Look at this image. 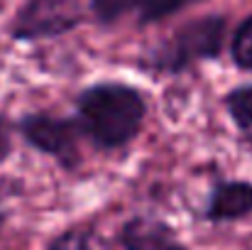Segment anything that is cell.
Returning a JSON list of instances; mask_svg holds the SVG:
<instances>
[{
	"mask_svg": "<svg viewBox=\"0 0 252 250\" xmlns=\"http://www.w3.org/2000/svg\"><path fill=\"white\" fill-rule=\"evenodd\" d=\"M147 2L152 0H88V12L93 15V20L103 27H113L118 25L125 15H137Z\"/></svg>",
	"mask_w": 252,
	"mask_h": 250,
	"instance_id": "obj_9",
	"label": "cell"
},
{
	"mask_svg": "<svg viewBox=\"0 0 252 250\" xmlns=\"http://www.w3.org/2000/svg\"><path fill=\"white\" fill-rule=\"evenodd\" d=\"M223 108L243 135H252V83L230 88L223 96Z\"/></svg>",
	"mask_w": 252,
	"mask_h": 250,
	"instance_id": "obj_8",
	"label": "cell"
},
{
	"mask_svg": "<svg viewBox=\"0 0 252 250\" xmlns=\"http://www.w3.org/2000/svg\"><path fill=\"white\" fill-rule=\"evenodd\" d=\"M15 133L27 147L52 157L64 172L74 174L81 167L79 140L84 138L74 115H57L49 110H27L15 120Z\"/></svg>",
	"mask_w": 252,
	"mask_h": 250,
	"instance_id": "obj_3",
	"label": "cell"
},
{
	"mask_svg": "<svg viewBox=\"0 0 252 250\" xmlns=\"http://www.w3.org/2000/svg\"><path fill=\"white\" fill-rule=\"evenodd\" d=\"M5 223H7V211H2V209H0V231H2V226H5Z\"/></svg>",
	"mask_w": 252,
	"mask_h": 250,
	"instance_id": "obj_13",
	"label": "cell"
},
{
	"mask_svg": "<svg viewBox=\"0 0 252 250\" xmlns=\"http://www.w3.org/2000/svg\"><path fill=\"white\" fill-rule=\"evenodd\" d=\"M147 113V93L125 81H95L74 98L79 130L100 152L130 147L140 138Z\"/></svg>",
	"mask_w": 252,
	"mask_h": 250,
	"instance_id": "obj_1",
	"label": "cell"
},
{
	"mask_svg": "<svg viewBox=\"0 0 252 250\" xmlns=\"http://www.w3.org/2000/svg\"><path fill=\"white\" fill-rule=\"evenodd\" d=\"M12 150H15V123L5 113H0V167L10 160Z\"/></svg>",
	"mask_w": 252,
	"mask_h": 250,
	"instance_id": "obj_12",
	"label": "cell"
},
{
	"mask_svg": "<svg viewBox=\"0 0 252 250\" xmlns=\"http://www.w3.org/2000/svg\"><path fill=\"white\" fill-rule=\"evenodd\" d=\"M198 2H206V0H152L137 12V25L140 27H150V25L164 22V20L189 10V7H193V5H198Z\"/></svg>",
	"mask_w": 252,
	"mask_h": 250,
	"instance_id": "obj_11",
	"label": "cell"
},
{
	"mask_svg": "<svg viewBox=\"0 0 252 250\" xmlns=\"http://www.w3.org/2000/svg\"><path fill=\"white\" fill-rule=\"evenodd\" d=\"M118 246L123 250H189L169 221L147 214H135L120 226Z\"/></svg>",
	"mask_w": 252,
	"mask_h": 250,
	"instance_id": "obj_6",
	"label": "cell"
},
{
	"mask_svg": "<svg viewBox=\"0 0 252 250\" xmlns=\"http://www.w3.org/2000/svg\"><path fill=\"white\" fill-rule=\"evenodd\" d=\"M44 250H115V246L95 226H71L59 231Z\"/></svg>",
	"mask_w": 252,
	"mask_h": 250,
	"instance_id": "obj_7",
	"label": "cell"
},
{
	"mask_svg": "<svg viewBox=\"0 0 252 250\" xmlns=\"http://www.w3.org/2000/svg\"><path fill=\"white\" fill-rule=\"evenodd\" d=\"M252 216V181L245 179H213L206 196L201 218L213 226L238 223Z\"/></svg>",
	"mask_w": 252,
	"mask_h": 250,
	"instance_id": "obj_5",
	"label": "cell"
},
{
	"mask_svg": "<svg viewBox=\"0 0 252 250\" xmlns=\"http://www.w3.org/2000/svg\"><path fill=\"white\" fill-rule=\"evenodd\" d=\"M225 42L228 17L223 12L191 17L145 57V67L162 76H181L201 62H216Z\"/></svg>",
	"mask_w": 252,
	"mask_h": 250,
	"instance_id": "obj_2",
	"label": "cell"
},
{
	"mask_svg": "<svg viewBox=\"0 0 252 250\" xmlns=\"http://www.w3.org/2000/svg\"><path fill=\"white\" fill-rule=\"evenodd\" d=\"M228 49H230L233 67L245 74H252V12L248 17H243L238 27L233 30Z\"/></svg>",
	"mask_w": 252,
	"mask_h": 250,
	"instance_id": "obj_10",
	"label": "cell"
},
{
	"mask_svg": "<svg viewBox=\"0 0 252 250\" xmlns=\"http://www.w3.org/2000/svg\"><path fill=\"white\" fill-rule=\"evenodd\" d=\"M86 22L81 0H25L7 25V35L20 44L59 39Z\"/></svg>",
	"mask_w": 252,
	"mask_h": 250,
	"instance_id": "obj_4",
	"label": "cell"
}]
</instances>
